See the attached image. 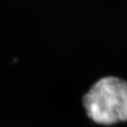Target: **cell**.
Wrapping results in <instances>:
<instances>
[{
  "label": "cell",
  "instance_id": "obj_1",
  "mask_svg": "<svg viewBox=\"0 0 127 127\" xmlns=\"http://www.w3.org/2000/svg\"><path fill=\"white\" fill-rule=\"evenodd\" d=\"M84 112L90 121L102 126L127 122V81L117 76H104L82 96Z\"/></svg>",
  "mask_w": 127,
  "mask_h": 127
}]
</instances>
